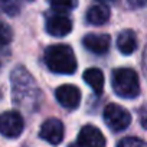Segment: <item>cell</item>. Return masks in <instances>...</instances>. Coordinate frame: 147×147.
Instances as JSON below:
<instances>
[{"label":"cell","mask_w":147,"mask_h":147,"mask_svg":"<svg viewBox=\"0 0 147 147\" xmlns=\"http://www.w3.org/2000/svg\"><path fill=\"white\" fill-rule=\"evenodd\" d=\"M45 63L46 66L62 75H71L77 71V58L72 48L68 45H51L45 49Z\"/></svg>","instance_id":"1"},{"label":"cell","mask_w":147,"mask_h":147,"mask_svg":"<svg viewBox=\"0 0 147 147\" xmlns=\"http://www.w3.org/2000/svg\"><path fill=\"white\" fill-rule=\"evenodd\" d=\"M111 85L120 98H136L140 94L137 72L131 68H117L113 71Z\"/></svg>","instance_id":"2"},{"label":"cell","mask_w":147,"mask_h":147,"mask_svg":"<svg viewBox=\"0 0 147 147\" xmlns=\"http://www.w3.org/2000/svg\"><path fill=\"white\" fill-rule=\"evenodd\" d=\"M104 121L113 131H123L131 123V114L118 104H108L104 108Z\"/></svg>","instance_id":"3"},{"label":"cell","mask_w":147,"mask_h":147,"mask_svg":"<svg viewBox=\"0 0 147 147\" xmlns=\"http://www.w3.org/2000/svg\"><path fill=\"white\" fill-rule=\"evenodd\" d=\"M25 128L23 118L16 111H6L0 114V134L7 138H16Z\"/></svg>","instance_id":"4"},{"label":"cell","mask_w":147,"mask_h":147,"mask_svg":"<svg viewBox=\"0 0 147 147\" xmlns=\"http://www.w3.org/2000/svg\"><path fill=\"white\" fill-rule=\"evenodd\" d=\"M55 97L58 102L68 110H75L81 102V91L78 90V87L71 84L58 87L55 91Z\"/></svg>","instance_id":"5"},{"label":"cell","mask_w":147,"mask_h":147,"mask_svg":"<svg viewBox=\"0 0 147 147\" xmlns=\"http://www.w3.org/2000/svg\"><path fill=\"white\" fill-rule=\"evenodd\" d=\"M40 138H43L45 141H48L49 144H59L63 140V124L61 120L58 118H49L46 120L39 131Z\"/></svg>","instance_id":"6"},{"label":"cell","mask_w":147,"mask_h":147,"mask_svg":"<svg viewBox=\"0 0 147 147\" xmlns=\"http://www.w3.org/2000/svg\"><path fill=\"white\" fill-rule=\"evenodd\" d=\"M78 141L84 147H105V137L101 130L92 124H87L81 128Z\"/></svg>","instance_id":"7"},{"label":"cell","mask_w":147,"mask_h":147,"mask_svg":"<svg viewBox=\"0 0 147 147\" xmlns=\"http://www.w3.org/2000/svg\"><path fill=\"white\" fill-rule=\"evenodd\" d=\"M46 30L52 36L62 38V36H66L68 33H71L72 22L69 18H66L63 15H53V16L48 18V20H46Z\"/></svg>","instance_id":"8"},{"label":"cell","mask_w":147,"mask_h":147,"mask_svg":"<svg viewBox=\"0 0 147 147\" xmlns=\"http://www.w3.org/2000/svg\"><path fill=\"white\" fill-rule=\"evenodd\" d=\"M82 43L88 51L97 55H102L110 49L111 38L110 35H105V33H90L82 39Z\"/></svg>","instance_id":"9"},{"label":"cell","mask_w":147,"mask_h":147,"mask_svg":"<svg viewBox=\"0 0 147 147\" xmlns=\"http://www.w3.org/2000/svg\"><path fill=\"white\" fill-rule=\"evenodd\" d=\"M117 48L124 55H131L137 49V36L133 30H123L117 38Z\"/></svg>","instance_id":"10"},{"label":"cell","mask_w":147,"mask_h":147,"mask_svg":"<svg viewBox=\"0 0 147 147\" xmlns=\"http://www.w3.org/2000/svg\"><path fill=\"white\" fill-rule=\"evenodd\" d=\"M84 81L94 90L97 95H101L104 91V74L98 68H88L84 72Z\"/></svg>","instance_id":"11"},{"label":"cell","mask_w":147,"mask_h":147,"mask_svg":"<svg viewBox=\"0 0 147 147\" xmlns=\"http://www.w3.org/2000/svg\"><path fill=\"white\" fill-rule=\"evenodd\" d=\"M108 19H110V9L105 5H102V3L91 6L88 9V12H87V20L91 25L101 26V25L107 23Z\"/></svg>","instance_id":"12"},{"label":"cell","mask_w":147,"mask_h":147,"mask_svg":"<svg viewBox=\"0 0 147 147\" xmlns=\"http://www.w3.org/2000/svg\"><path fill=\"white\" fill-rule=\"evenodd\" d=\"M0 10L9 16H16L20 12V0H0Z\"/></svg>","instance_id":"13"},{"label":"cell","mask_w":147,"mask_h":147,"mask_svg":"<svg viewBox=\"0 0 147 147\" xmlns=\"http://www.w3.org/2000/svg\"><path fill=\"white\" fill-rule=\"evenodd\" d=\"M52 9L58 12H68L74 10L78 6V0H49Z\"/></svg>","instance_id":"14"},{"label":"cell","mask_w":147,"mask_h":147,"mask_svg":"<svg viewBox=\"0 0 147 147\" xmlns=\"http://www.w3.org/2000/svg\"><path fill=\"white\" fill-rule=\"evenodd\" d=\"M12 39H13L12 28L6 22L0 20V45H7V43H10Z\"/></svg>","instance_id":"15"},{"label":"cell","mask_w":147,"mask_h":147,"mask_svg":"<svg viewBox=\"0 0 147 147\" xmlns=\"http://www.w3.org/2000/svg\"><path fill=\"white\" fill-rule=\"evenodd\" d=\"M117 147H147V144L140 140V138H136V137H127V138H123Z\"/></svg>","instance_id":"16"},{"label":"cell","mask_w":147,"mask_h":147,"mask_svg":"<svg viewBox=\"0 0 147 147\" xmlns=\"http://www.w3.org/2000/svg\"><path fill=\"white\" fill-rule=\"evenodd\" d=\"M140 123H141V125L147 130V105H144V107L140 110Z\"/></svg>","instance_id":"17"},{"label":"cell","mask_w":147,"mask_h":147,"mask_svg":"<svg viewBox=\"0 0 147 147\" xmlns=\"http://www.w3.org/2000/svg\"><path fill=\"white\" fill-rule=\"evenodd\" d=\"M131 7H143L147 5V0H127Z\"/></svg>","instance_id":"18"},{"label":"cell","mask_w":147,"mask_h":147,"mask_svg":"<svg viewBox=\"0 0 147 147\" xmlns=\"http://www.w3.org/2000/svg\"><path fill=\"white\" fill-rule=\"evenodd\" d=\"M68 147H84V146H82V144H81V143L78 141V143H71V144H69Z\"/></svg>","instance_id":"19"},{"label":"cell","mask_w":147,"mask_h":147,"mask_svg":"<svg viewBox=\"0 0 147 147\" xmlns=\"http://www.w3.org/2000/svg\"><path fill=\"white\" fill-rule=\"evenodd\" d=\"M98 2L104 5V3H113V2H115V0H98Z\"/></svg>","instance_id":"20"},{"label":"cell","mask_w":147,"mask_h":147,"mask_svg":"<svg viewBox=\"0 0 147 147\" xmlns=\"http://www.w3.org/2000/svg\"><path fill=\"white\" fill-rule=\"evenodd\" d=\"M28 2H33V0H28Z\"/></svg>","instance_id":"21"}]
</instances>
